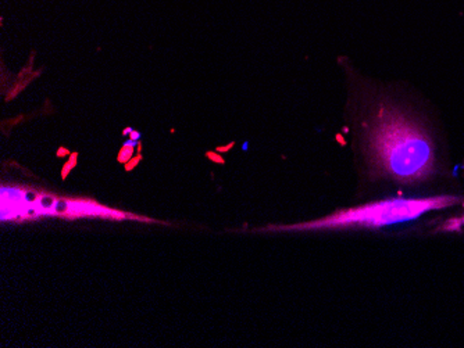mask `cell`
<instances>
[{
	"instance_id": "obj_1",
	"label": "cell",
	"mask_w": 464,
	"mask_h": 348,
	"mask_svg": "<svg viewBox=\"0 0 464 348\" xmlns=\"http://www.w3.org/2000/svg\"><path fill=\"white\" fill-rule=\"evenodd\" d=\"M366 144L373 168L395 181H422L435 167V150L427 130L389 103H382L373 117Z\"/></svg>"
},
{
	"instance_id": "obj_2",
	"label": "cell",
	"mask_w": 464,
	"mask_h": 348,
	"mask_svg": "<svg viewBox=\"0 0 464 348\" xmlns=\"http://www.w3.org/2000/svg\"><path fill=\"white\" fill-rule=\"evenodd\" d=\"M457 196H434L424 199H388L333 212L311 222L292 226L267 227L266 230H323L346 227H382L420 218L424 214L463 203Z\"/></svg>"
},
{
	"instance_id": "obj_3",
	"label": "cell",
	"mask_w": 464,
	"mask_h": 348,
	"mask_svg": "<svg viewBox=\"0 0 464 348\" xmlns=\"http://www.w3.org/2000/svg\"><path fill=\"white\" fill-rule=\"evenodd\" d=\"M131 154H132V144L131 146H129V144H125V146L122 147L121 151H120V154H118V160H120V161H125L127 158L131 157Z\"/></svg>"
},
{
	"instance_id": "obj_4",
	"label": "cell",
	"mask_w": 464,
	"mask_h": 348,
	"mask_svg": "<svg viewBox=\"0 0 464 348\" xmlns=\"http://www.w3.org/2000/svg\"><path fill=\"white\" fill-rule=\"evenodd\" d=\"M461 225H464V217L448 221V222H446V229H456V227L461 226Z\"/></svg>"
}]
</instances>
